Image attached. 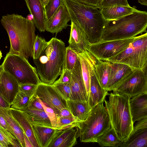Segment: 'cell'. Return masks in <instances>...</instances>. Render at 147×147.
<instances>
[{
	"label": "cell",
	"mask_w": 147,
	"mask_h": 147,
	"mask_svg": "<svg viewBox=\"0 0 147 147\" xmlns=\"http://www.w3.org/2000/svg\"><path fill=\"white\" fill-rule=\"evenodd\" d=\"M74 128L59 130L49 147H72L77 144L76 130Z\"/></svg>",
	"instance_id": "obj_22"
},
{
	"label": "cell",
	"mask_w": 147,
	"mask_h": 147,
	"mask_svg": "<svg viewBox=\"0 0 147 147\" xmlns=\"http://www.w3.org/2000/svg\"><path fill=\"white\" fill-rule=\"evenodd\" d=\"M69 47L78 53L87 50L90 43L83 30L77 24L71 21Z\"/></svg>",
	"instance_id": "obj_16"
},
{
	"label": "cell",
	"mask_w": 147,
	"mask_h": 147,
	"mask_svg": "<svg viewBox=\"0 0 147 147\" xmlns=\"http://www.w3.org/2000/svg\"><path fill=\"white\" fill-rule=\"evenodd\" d=\"M137 121L128 139L120 147H147V117Z\"/></svg>",
	"instance_id": "obj_14"
},
{
	"label": "cell",
	"mask_w": 147,
	"mask_h": 147,
	"mask_svg": "<svg viewBox=\"0 0 147 147\" xmlns=\"http://www.w3.org/2000/svg\"><path fill=\"white\" fill-rule=\"evenodd\" d=\"M71 79V71L64 68L59 79L55 83H70Z\"/></svg>",
	"instance_id": "obj_41"
},
{
	"label": "cell",
	"mask_w": 147,
	"mask_h": 147,
	"mask_svg": "<svg viewBox=\"0 0 147 147\" xmlns=\"http://www.w3.org/2000/svg\"><path fill=\"white\" fill-rule=\"evenodd\" d=\"M1 65L3 70L13 77L19 84L37 85L41 82L36 68L22 56L8 53Z\"/></svg>",
	"instance_id": "obj_8"
},
{
	"label": "cell",
	"mask_w": 147,
	"mask_h": 147,
	"mask_svg": "<svg viewBox=\"0 0 147 147\" xmlns=\"http://www.w3.org/2000/svg\"><path fill=\"white\" fill-rule=\"evenodd\" d=\"M9 109L13 117L29 138L33 147H39L34 134L32 124L23 112L20 110L10 107Z\"/></svg>",
	"instance_id": "obj_23"
},
{
	"label": "cell",
	"mask_w": 147,
	"mask_h": 147,
	"mask_svg": "<svg viewBox=\"0 0 147 147\" xmlns=\"http://www.w3.org/2000/svg\"><path fill=\"white\" fill-rule=\"evenodd\" d=\"M36 27L40 32L46 31L44 7L40 0H24Z\"/></svg>",
	"instance_id": "obj_21"
},
{
	"label": "cell",
	"mask_w": 147,
	"mask_h": 147,
	"mask_svg": "<svg viewBox=\"0 0 147 147\" xmlns=\"http://www.w3.org/2000/svg\"><path fill=\"white\" fill-rule=\"evenodd\" d=\"M0 147H4V146L1 144V143L0 142Z\"/></svg>",
	"instance_id": "obj_52"
},
{
	"label": "cell",
	"mask_w": 147,
	"mask_h": 147,
	"mask_svg": "<svg viewBox=\"0 0 147 147\" xmlns=\"http://www.w3.org/2000/svg\"><path fill=\"white\" fill-rule=\"evenodd\" d=\"M23 136L25 147H33L29 139L24 132Z\"/></svg>",
	"instance_id": "obj_47"
},
{
	"label": "cell",
	"mask_w": 147,
	"mask_h": 147,
	"mask_svg": "<svg viewBox=\"0 0 147 147\" xmlns=\"http://www.w3.org/2000/svg\"><path fill=\"white\" fill-rule=\"evenodd\" d=\"M49 0H40L43 6L44 7Z\"/></svg>",
	"instance_id": "obj_49"
},
{
	"label": "cell",
	"mask_w": 147,
	"mask_h": 147,
	"mask_svg": "<svg viewBox=\"0 0 147 147\" xmlns=\"http://www.w3.org/2000/svg\"><path fill=\"white\" fill-rule=\"evenodd\" d=\"M47 42L44 39L36 36L33 46V59L38 57L46 44Z\"/></svg>",
	"instance_id": "obj_37"
},
{
	"label": "cell",
	"mask_w": 147,
	"mask_h": 147,
	"mask_svg": "<svg viewBox=\"0 0 147 147\" xmlns=\"http://www.w3.org/2000/svg\"><path fill=\"white\" fill-rule=\"evenodd\" d=\"M70 84L71 93L69 100L77 101H88L78 57L74 67L71 70V79Z\"/></svg>",
	"instance_id": "obj_12"
},
{
	"label": "cell",
	"mask_w": 147,
	"mask_h": 147,
	"mask_svg": "<svg viewBox=\"0 0 147 147\" xmlns=\"http://www.w3.org/2000/svg\"><path fill=\"white\" fill-rule=\"evenodd\" d=\"M71 18L68 9L64 2L50 18L45 20L46 31L57 34L70 25L68 23Z\"/></svg>",
	"instance_id": "obj_13"
},
{
	"label": "cell",
	"mask_w": 147,
	"mask_h": 147,
	"mask_svg": "<svg viewBox=\"0 0 147 147\" xmlns=\"http://www.w3.org/2000/svg\"><path fill=\"white\" fill-rule=\"evenodd\" d=\"M78 53L76 51L69 46L66 47L64 67L72 70L78 59Z\"/></svg>",
	"instance_id": "obj_33"
},
{
	"label": "cell",
	"mask_w": 147,
	"mask_h": 147,
	"mask_svg": "<svg viewBox=\"0 0 147 147\" xmlns=\"http://www.w3.org/2000/svg\"><path fill=\"white\" fill-rule=\"evenodd\" d=\"M110 68V62L96 59L94 67L95 72L100 85L106 90L109 80Z\"/></svg>",
	"instance_id": "obj_28"
},
{
	"label": "cell",
	"mask_w": 147,
	"mask_h": 147,
	"mask_svg": "<svg viewBox=\"0 0 147 147\" xmlns=\"http://www.w3.org/2000/svg\"><path fill=\"white\" fill-rule=\"evenodd\" d=\"M37 86L30 84H19V91L24 93L30 98L34 95Z\"/></svg>",
	"instance_id": "obj_39"
},
{
	"label": "cell",
	"mask_w": 147,
	"mask_h": 147,
	"mask_svg": "<svg viewBox=\"0 0 147 147\" xmlns=\"http://www.w3.org/2000/svg\"><path fill=\"white\" fill-rule=\"evenodd\" d=\"M97 143L101 147H120L123 142L117 137L115 131L111 127L97 140Z\"/></svg>",
	"instance_id": "obj_30"
},
{
	"label": "cell",
	"mask_w": 147,
	"mask_h": 147,
	"mask_svg": "<svg viewBox=\"0 0 147 147\" xmlns=\"http://www.w3.org/2000/svg\"><path fill=\"white\" fill-rule=\"evenodd\" d=\"M0 114L7 121L12 129L15 136L22 147H25L23 132L12 116L9 108L0 107Z\"/></svg>",
	"instance_id": "obj_29"
},
{
	"label": "cell",
	"mask_w": 147,
	"mask_h": 147,
	"mask_svg": "<svg viewBox=\"0 0 147 147\" xmlns=\"http://www.w3.org/2000/svg\"><path fill=\"white\" fill-rule=\"evenodd\" d=\"M34 95L53 109L57 116L61 109L67 108L66 100L58 93L53 84L41 82L37 85Z\"/></svg>",
	"instance_id": "obj_11"
},
{
	"label": "cell",
	"mask_w": 147,
	"mask_h": 147,
	"mask_svg": "<svg viewBox=\"0 0 147 147\" xmlns=\"http://www.w3.org/2000/svg\"><path fill=\"white\" fill-rule=\"evenodd\" d=\"M73 116L67 108L61 109L57 117H67Z\"/></svg>",
	"instance_id": "obj_45"
},
{
	"label": "cell",
	"mask_w": 147,
	"mask_h": 147,
	"mask_svg": "<svg viewBox=\"0 0 147 147\" xmlns=\"http://www.w3.org/2000/svg\"><path fill=\"white\" fill-rule=\"evenodd\" d=\"M66 102L67 107L71 113L80 121L86 119L92 109L88 101L68 100Z\"/></svg>",
	"instance_id": "obj_26"
},
{
	"label": "cell",
	"mask_w": 147,
	"mask_h": 147,
	"mask_svg": "<svg viewBox=\"0 0 147 147\" xmlns=\"http://www.w3.org/2000/svg\"><path fill=\"white\" fill-rule=\"evenodd\" d=\"M39 147H49L59 130L53 127L32 124Z\"/></svg>",
	"instance_id": "obj_24"
},
{
	"label": "cell",
	"mask_w": 147,
	"mask_h": 147,
	"mask_svg": "<svg viewBox=\"0 0 147 147\" xmlns=\"http://www.w3.org/2000/svg\"><path fill=\"white\" fill-rule=\"evenodd\" d=\"M135 37L90 43L87 50L96 59L106 61L124 50Z\"/></svg>",
	"instance_id": "obj_10"
},
{
	"label": "cell",
	"mask_w": 147,
	"mask_h": 147,
	"mask_svg": "<svg viewBox=\"0 0 147 147\" xmlns=\"http://www.w3.org/2000/svg\"><path fill=\"white\" fill-rule=\"evenodd\" d=\"M28 107L44 111L43 107L38 100L37 96L34 95L30 98Z\"/></svg>",
	"instance_id": "obj_43"
},
{
	"label": "cell",
	"mask_w": 147,
	"mask_h": 147,
	"mask_svg": "<svg viewBox=\"0 0 147 147\" xmlns=\"http://www.w3.org/2000/svg\"><path fill=\"white\" fill-rule=\"evenodd\" d=\"M104 102L93 107L85 121L77 122L76 136L80 142H97L98 138L111 127Z\"/></svg>",
	"instance_id": "obj_6"
},
{
	"label": "cell",
	"mask_w": 147,
	"mask_h": 147,
	"mask_svg": "<svg viewBox=\"0 0 147 147\" xmlns=\"http://www.w3.org/2000/svg\"><path fill=\"white\" fill-rule=\"evenodd\" d=\"M27 19L29 20H33V17L32 16L31 14H30L28 15L27 16V18H26Z\"/></svg>",
	"instance_id": "obj_50"
},
{
	"label": "cell",
	"mask_w": 147,
	"mask_h": 147,
	"mask_svg": "<svg viewBox=\"0 0 147 147\" xmlns=\"http://www.w3.org/2000/svg\"><path fill=\"white\" fill-rule=\"evenodd\" d=\"M53 85L65 100H69L71 93L70 83L54 82Z\"/></svg>",
	"instance_id": "obj_36"
},
{
	"label": "cell",
	"mask_w": 147,
	"mask_h": 147,
	"mask_svg": "<svg viewBox=\"0 0 147 147\" xmlns=\"http://www.w3.org/2000/svg\"><path fill=\"white\" fill-rule=\"evenodd\" d=\"M63 0H49L44 7L45 20H49L59 8Z\"/></svg>",
	"instance_id": "obj_35"
},
{
	"label": "cell",
	"mask_w": 147,
	"mask_h": 147,
	"mask_svg": "<svg viewBox=\"0 0 147 147\" xmlns=\"http://www.w3.org/2000/svg\"><path fill=\"white\" fill-rule=\"evenodd\" d=\"M3 70V68L1 65H0V71H2Z\"/></svg>",
	"instance_id": "obj_51"
},
{
	"label": "cell",
	"mask_w": 147,
	"mask_h": 147,
	"mask_svg": "<svg viewBox=\"0 0 147 147\" xmlns=\"http://www.w3.org/2000/svg\"><path fill=\"white\" fill-rule=\"evenodd\" d=\"M0 142L4 147H22L16 137L0 125Z\"/></svg>",
	"instance_id": "obj_31"
},
{
	"label": "cell",
	"mask_w": 147,
	"mask_h": 147,
	"mask_svg": "<svg viewBox=\"0 0 147 147\" xmlns=\"http://www.w3.org/2000/svg\"><path fill=\"white\" fill-rule=\"evenodd\" d=\"M0 22L9 38L10 47L9 53L26 58L32 57L36 36V26L33 21L13 13L3 16Z\"/></svg>",
	"instance_id": "obj_1"
},
{
	"label": "cell",
	"mask_w": 147,
	"mask_h": 147,
	"mask_svg": "<svg viewBox=\"0 0 147 147\" xmlns=\"http://www.w3.org/2000/svg\"><path fill=\"white\" fill-rule=\"evenodd\" d=\"M30 98L23 92L19 91L11 103L10 108L22 110L28 107Z\"/></svg>",
	"instance_id": "obj_32"
},
{
	"label": "cell",
	"mask_w": 147,
	"mask_h": 147,
	"mask_svg": "<svg viewBox=\"0 0 147 147\" xmlns=\"http://www.w3.org/2000/svg\"><path fill=\"white\" fill-rule=\"evenodd\" d=\"M138 2L141 5H147V0H138Z\"/></svg>",
	"instance_id": "obj_48"
},
{
	"label": "cell",
	"mask_w": 147,
	"mask_h": 147,
	"mask_svg": "<svg viewBox=\"0 0 147 147\" xmlns=\"http://www.w3.org/2000/svg\"><path fill=\"white\" fill-rule=\"evenodd\" d=\"M115 6H129L127 0H102V8Z\"/></svg>",
	"instance_id": "obj_40"
},
{
	"label": "cell",
	"mask_w": 147,
	"mask_h": 147,
	"mask_svg": "<svg viewBox=\"0 0 147 147\" xmlns=\"http://www.w3.org/2000/svg\"><path fill=\"white\" fill-rule=\"evenodd\" d=\"M66 47L61 40L52 38L47 42L38 58L34 60L41 82L53 84L64 67Z\"/></svg>",
	"instance_id": "obj_2"
},
{
	"label": "cell",
	"mask_w": 147,
	"mask_h": 147,
	"mask_svg": "<svg viewBox=\"0 0 147 147\" xmlns=\"http://www.w3.org/2000/svg\"><path fill=\"white\" fill-rule=\"evenodd\" d=\"M123 63L133 70L146 71L147 65V33L136 36L123 51L106 61Z\"/></svg>",
	"instance_id": "obj_7"
},
{
	"label": "cell",
	"mask_w": 147,
	"mask_h": 147,
	"mask_svg": "<svg viewBox=\"0 0 147 147\" xmlns=\"http://www.w3.org/2000/svg\"><path fill=\"white\" fill-rule=\"evenodd\" d=\"M146 71L134 69L114 87L112 91L131 98L139 94L147 93Z\"/></svg>",
	"instance_id": "obj_9"
},
{
	"label": "cell",
	"mask_w": 147,
	"mask_h": 147,
	"mask_svg": "<svg viewBox=\"0 0 147 147\" xmlns=\"http://www.w3.org/2000/svg\"><path fill=\"white\" fill-rule=\"evenodd\" d=\"M2 71H0V78L1 76V73Z\"/></svg>",
	"instance_id": "obj_53"
},
{
	"label": "cell",
	"mask_w": 147,
	"mask_h": 147,
	"mask_svg": "<svg viewBox=\"0 0 147 147\" xmlns=\"http://www.w3.org/2000/svg\"><path fill=\"white\" fill-rule=\"evenodd\" d=\"M110 65L109 78L106 88L108 92L111 91L114 87L134 70L123 63H110Z\"/></svg>",
	"instance_id": "obj_20"
},
{
	"label": "cell",
	"mask_w": 147,
	"mask_h": 147,
	"mask_svg": "<svg viewBox=\"0 0 147 147\" xmlns=\"http://www.w3.org/2000/svg\"><path fill=\"white\" fill-rule=\"evenodd\" d=\"M99 10L106 21L116 20L138 10L136 6L131 7L130 6L105 7Z\"/></svg>",
	"instance_id": "obj_25"
},
{
	"label": "cell",
	"mask_w": 147,
	"mask_h": 147,
	"mask_svg": "<svg viewBox=\"0 0 147 147\" xmlns=\"http://www.w3.org/2000/svg\"><path fill=\"white\" fill-rule=\"evenodd\" d=\"M21 111L32 124L52 127L51 122L44 111L28 107Z\"/></svg>",
	"instance_id": "obj_27"
},
{
	"label": "cell",
	"mask_w": 147,
	"mask_h": 147,
	"mask_svg": "<svg viewBox=\"0 0 147 147\" xmlns=\"http://www.w3.org/2000/svg\"><path fill=\"white\" fill-rule=\"evenodd\" d=\"M82 76L87 94L89 98L90 76L92 69L95 64L96 59L88 51L86 50L78 53Z\"/></svg>",
	"instance_id": "obj_17"
},
{
	"label": "cell",
	"mask_w": 147,
	"mask_h": 147,
	"mask_svg": "<svg viewBox=\"0 0 147 147\" xmlns=\"http://www.w3.org/2000/svg\"><path fill=\"white\" fill-rule=\"evenodd\" d=\"M37 99L42 105L44 111L48 117L53 128H54L57 122V117L55 113L51 108L42 101L37 96Z\"/></svg>",
	"instance_id": "obj_38"
},
{
	"label": "cell",
	"mask_w": 147,
	"mask_h": 147,
	"mask_svg": "<svg viewBox=\"0 0 147 147\" xmlns=\"http://www.w3.org/2000/svg\"><path fill=\"white\" fill-rule=\"evenodd\" d=\"M130 99V111L133 123L147 117V93L139 94Z\"/></svg>",
	"instance_id": "obj_18"
},
{
	"label": "cell",
	"mask_w": 147,
	"mask_h": 147,
	"mask_svg": "<svg viewBox=\"0 0 147 147\" xmlns=\"http://www.w3.org/2000/svg\"><path fill=\"white\" fill-rule=\"evenodd\" d=\"M19 84L13 77L2 71L0 78V94L10 105L19 91Z\"/></svg>",
	"instance_id": "obj_15"
},
{
	"label": "cell",
	"mask_w": 147,
	"mask_h": 147,
	"mask_svg": "<svg viewBox=\"0 0 147 147\" xmlns=\"http://www.w3.org/2000/svg\"><path fill=\"white\" fill-rule=\"evenodd\" d=\"M80 122L74 116L67 117H57V122L54 129L59 130L70 127H76L77 123Z\"/></svg>",
	"instance_id": "obj_34"
},
{
	"label": "cell",
	"mask_w": 147,
	"mask_h": 147,
	"mask_svg": "<svg viewBox=\"0 0 147 147\" xmlns=\"http://www.w3.org/2000/svg\"><path fill=\"white\" fill-rule=\"evenodd\" d=\"M94 67L90 76L88 98V102L92 109L98 104L104 101L106 97L109 94L108 91L103 88L99 83L95 72Z\"/></svg>",
	"instance_id": "obj_19"
},
{
	"label": "cell",
	"mask_w": 147,
	"mask_h": 147,
	"mask_svg": "<svg viewBox=\"0 0 147 147\" xmlns=\"http://www.w3.org/2000/svg\"><path fill=\"white\" fill-rule=\"evenodd\" d=\"M78 2L96 7L100 9L102 8V0H73Z\"/></svg>",
	"instance_id": "obj_42"
},
{
	"label": "cell",
	"mask_w": 147,
	"mask_h": 147,
	"mask_svg": "<svg viewBox=\"0 0 147 147\" xmlns=\"http://www.w3.org/2000/svg\"><path fill=\"white\" fill-rule=\"evenodd\" d=\"M147 28V13L138 10L118 19L107 21L99 42L134 37L146 32Z\"/></svg>",
	"instance_id": "obj_5"
},
{
	"label": "cell",
	"mask_w": 147,
	"mask_h": 147,
	"mask_svg": "<svg viewBox=\"0 0 147 147\" xmlns=\"http://www.w3.org/2000/svg\"><path fill=\"white\" fill-rule=\"evenodd\" d=\"M11 105L9 104L0 94V107L4 108H10Z\"/></svg>",
	"instance_id": "obj_46"
},
{
	"label": "cell",
	"mask_w": 147,
	"mask_h": 147,
	"mask_svg": "<svg viewBox=\"0 0 147 147\" xmlns=\"http://www.w3.org/2000/svg\"><path fill=\"white\" fill-rule=\"evenodd\" d=\"M109 100L104 99L111 127L119 139L126 141L132 131L134 123L130 111V97L116 92L109 93Z\"/></svg>",
	"instance_id": "obj_4"
},
{
	"label": "cell",
	"mask_w": 147,
	"mask_h": 147,
	"mask_svg": "<svg viewBox=\"0 0 147 147\" xmlns=\"http://www.w3.org/2000/svg\"><path fill=\"white\" fill-rule=\"evenodd\" d=\"M71 18V21L84 30L90 43L99 42L107 21L100 10L73 0H64Z\"/></svg>",
	"instance_id": "obj_3"
},
{
	"label": "cell",
	"mask_w": 147,
	"mask_h": 147,
	"mask_svg": "<svg viewBox=\"0 0 147 147\" xmlns=\"http://www.w3.org/2000/svg\"><path fill=\"white\" fill-rule=\"evenodd\" d=\"M0 125L4 129L8 131L15 136L14 133L12 129H11L6 120L0 114Z\"/></svg>",
	"instance_id": "obj_44"
}]
</instances>
